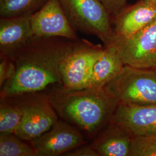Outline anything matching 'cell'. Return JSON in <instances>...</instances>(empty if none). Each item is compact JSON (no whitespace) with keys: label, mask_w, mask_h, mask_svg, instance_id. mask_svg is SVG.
I'll use <instances>...</instances> for the list:
<instances>
[{"label":"cell","mask_w":156,"mask_h":156,"mask_svg":"<svg viewBox=\"0 0 156 156\" xmlns=\"http://www.w3.org/2000/svg\"><path fill=\"white\" fill-rule=\"evenodd\" d=\"M77 41L55 37H34L11 58L15 64L16 73L1 88V99L62 86V62Z\"/></svg>","instance_id":"1"},{"label":"cell","mask_w":156,"mask_h":156,"mask_svg":"<svg viewBox=\"0 0 156 156\" xmlns=\"http://www.w3.org/2000/svg\"><path fill=\"white\" fill-rule=\"evenodd\" d=\"M47 93L58 116L90 138L110 121L119 103L104 88L71 90L59 86Z\"/></svg>","instance_id":"2"},{"label":"cell","mask_w":156,"mask_h":156,"mask_svg":"<svg viewBox=\"0 0 156 156\" xmlns=\"http://www.w3.org/2000/svg\"><path fill=\"white\" fill-rule=\"evenodd\" d=\"M68 20L76 31L97 37L104 46L115 37L112 17L100 0H58Z\"/></svg>","instance_id":"3"},{"label":"cell","mask_w":156,"mask_h":156,"mask_svg":"<svg viewBox=\"0 0 156 156\" xmlns=\"http://www.w3.org/2000/svg\"><path fill=\"white\" fill-rule=\"evenodd\" d=\"M119 102L156 105V71L125 66L104 87Z\"/></svg>","instance_id":"4"},{"label":"cell","mask_w":156,"mask_h":156,"mask_svg":"<svg viewBox=\"0 0 156 156\" xmlns=\"http://www.w3.org/2000/svg\"><path fill=\"white\" fill-rule=\"evenodd\" d=\"M22 108L23 117L15 134L31 141L49 131L58 120L47 92L28 93L12 97Z\"/></svg>","instance_id":"5"},{"label":"cell","mask_w":156,"mask_h":156,"mask_svg":"<svg viewBox=\"0 0 156 156\" xmlns=\"http://www.w3.org/2000/svg\"><path fill=\"white\" fill-rule=\"evenodd\" d=\"M104 46L87 39H79L62 62L60 67L62 87L68 89L87 88L95 64Z\"/></svg>","instance_id":"6"},{"label":"cell","mask_w":156,"mask_h":156,"mask_svg":"<svg viewBox=\"0 0 156 156\" xmlns=\"http://www.w3.org/2000/svg\"><path fill=\"white\" fill-rule=\"evenodd\" d=\"M111 45L117 49L125 66L156 68V20L131 36L115 37Z\"/></svg>","instance_id":"7"},{"label":"cell","mask_w":156,"mask_h":156,"mask_svg":"<svg viewBox=\"0 0 156 156\" xmlns=\"http://www.w3.org/2000/svg\"><path fill=\"white\" fill-rule=\"evenodd\" d=\"M28 142L37 156H58L87 144V141L78 128L63 120H58L49 131Z\"/></svg>","instance_id":"8"},{"label":"cell","mask_w":156,"mask_h":156,"mask_svg":"<svg viewBox=\"0 0 156 156\" xmlns=\"http://www.w3.org/2000/svg\"><path fill=\"white\" fill-rule=\"evenodd\" d=\"M34 37H61L79 39L76 31L68 20L58 0H48L31 16Z\"/></svg>","instance_id":"9"},{"label":"cell","mask_w":156,"mask_h":156,"mask_svg":"<svg viewBox=\"0 0 156 156\" xmlns=\"http://www.w3.org/2000/svg\"><path fill=\"white\" fill-rule=\"evenodd\" d=\"M110 121L132 136L156 135V105L119 102Z\"/></svg>","instance_id":"10"},{"label":"cell","mask_w":156,"mask_h":156,"mask_svg":"<svg viewBox=\"0 0 156 156\" xmlns=\"http://www.w3.org/2000/svg\"><path fill=\"white\" fill-rule=\"evenodd\" d=\"M156 20V3L151 0H138L127 5L112 18L115 35L127 38Z\"/></svg>","instance_id":"11"},{"label":"cell","mask_w":156,"mask_h":156,"mask_svg":"<svg viewBox=\"0 0 156 156\" xmlns=\"http://www.w3.org/2000/svg\"><path fill=\"white\" fill-rule=\"evenodd\" d=\"M31 16L0 17V57L11 58L33 38Z\"/></svg>","instance_id":"12"},{"label":"cell","mask_w":156,"mask_h":156,"mask_svg":"<svg viewBox=\"0 0 156 156\" xmlns=\"http://www.w3.org/2000/svg\"><path fill=\"white\" fill-rule=\"evenodd\" d=\"M132 139L126 130L109 121L90 145L99 156H129Z\"/></svg>","instance_id":"13"},{"label":"cell","mask_w":156,"mask_h":156,"mask_svg":"<svg viewBox=\"0 0 156 156\" xmlns=\"http://www.w3.org/2000/svg\"><path fill=\"white\" fill-rule=\"evenodd\" d=\"M125 66L116 48L113 45L104 46L100 57L95 64L87 87L102 89L109 83Z\"/></svg>","instance_id":"14"},{"label":"cell","mask_w":156,"mask_h":156,"mask_svg":"<svg viewBox=\"0 0 156 156\" xmlns=\"http://www.w3.org/2000/svg\"><path fill=\"white\" fill-rule=\"evenodd\" d=\"M22 109L13 98L1 99V133L15 134L22 122Z\"/></svg>","instance_id":"15"},{"label":"cell","mask_w":156,"mask_h":156,"mask_svg":"<svg viewBox=\"0 0 156 156\" xmlns=\"http://www.w3.org/2000/svg\"><path fill=\"white\" fill-rule=\"evenodd\" d=\"M48 0H0V17L30 16Z\"/></svg>","instance_id":"16"},{"label":"cell","mask_w":156,"mask_h":156,"mask_svg":"<svg viewBox=\"0 0 156 156\" xmlns=\"http://www.w3.org/2000/svg\"><path fill=\"white\" fill-rule=\"evenodd\" d=\"M0 156H37L33 147L14 133L0 134Z\"/></svg>","instance_id":"17"},{"label":"cell","mask_w":156,"mask_h":156,"mask_svg":"<svg viewBox=\"0 0 156 156\" xmlns=\"http://www.w3.org/2000/svg\"><path fill=\"white\" fill-rule=\"evenodd\" d=\"M129 156H156V135L133 136Z\"/></svg>","instance_id":"18"},{"label":"cell","mask_w":156,"mask_h":156,"mask_svg":"<svg viewBox=\"0 0 156 156\" xmlns=\"http://www.w3.org/2000/svg\"><path fill=\"white\" fill-rule=\"evenodd\" d=\"M0 58V88H1L7 81L13 77L16 73V66L11 58L5 57Z\"/></svg>","instance_id":"19"},{"label":"cell","mask_w":156,"mask_h":156,"mask_svg":"<svg viewBox=\"0 0 156 156\" xmlns=\"http://www.w3.org/2000/svg\"><path fill=\"white\" fill-rule=\"evenodd\" d=\"M112 18L117 15L127 5V0H100Z\"/></svg>","instance_id":"20"},{"label":"cell","mask_w":156,"mask_h":156,"mask_svg":"<svg viewBox=\"0 0 156 156\" xmlns=\"http://www.w3.org/2000/svg\"><path fill=\"white\" fill-rule=\"evenodd\" d=\"M65 156H99L91 145H83L73 149L64 154Z\"/></svg>","instance_id":"21"},{"label":"cell","mask_w":156,"mask_h":156,"mask_svg":"<svg viewBox=\"0 0 156 156\" xmlns=\"http://www.w3.org/2000/svg\"><path fill=\"white\" fill-rule=\"evenodd\" d=\"M151 1H153V2H154L155 3H156V0H151Z\"/></svg>","instance_id":"22"},{"label":"cell","mask_w":156,"mask_h":156,"mask_svg":"<svg viewBox=\"0 0 156 156\" xmlns=\"http://www.w3.org/2000/svg\"><path fill=\"white\" fill-rule=\"evenodd\" d=\"M154 69V70H155V71H156V68H155V69Z\"/></svg>","instance_id":"23"}]
</instances>
